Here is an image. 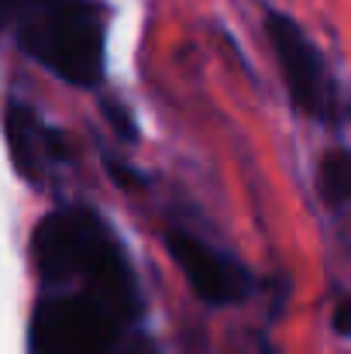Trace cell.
I'll return each instance as SVG.
<instances>
[{"mask_svg": "<svg viewBox=\"0 0 351 354\" xmlns=\"http://www.w3.org/2000/svg\"><path fill=\"white\" fill-rule=\"evenodd\" d=\"M165 248L172 254V261L179 265V272L186 275L190 289L214 303V306H231L248 296V272L234 261L231 254H224L221 248L207 244L204 237L190 234V231H169Z\"/></svg>", "mask_w": 351, "mask_h": 354, "instance_id": "3957f363", "label": "cell"}, {"mask_svg": "<svg viewBox=\"0 0 351 354\" xmlns=\"http://www.w3.org/2000/svg\"><path fill=\"white\" fill-rule=\"evenodd\" d=\"M321 196L334 214L345 210V203H348V158H345V151H331L321 162Z\"/></svg>", "mask_w": 351, "mask_h": 354, "instance_id": "5b68a950", "label": "cell"}, {"mask_svg": "<svg viewBox=\"0 0 351 354\" xmlns=\"http://www.w3.org/2000/svg\"><path fill=\"white\" fill-rule=\"evenodd\" d=\"M7 141H10V151L17 158V169L28 176V179H38V141H45V127L42 120L35 118L24 104H10L7 107Z\"/></svg>", "mask_w": 351, "mask_h": 354, "instance_id": "277c9868", "label": "cell"}, {"mask_svg": "<svg viewBox=\"0 0 351 354\" xmlns=\"http://www.w3.org/2000/svg\"><path fill=\"white\" fill-rule=\"evenodd\" d=\"M17 10V0H0V24H7Z\"/></svg>", "mask_w": 351, "mask_h": 354, "instance_id": "8992f818", "label": "cell"}, {"mask_svg": "<svg viewBox=\"0 0 351 354\" xmlns=\"http://www.w3.org/2000/svg\"><path fill=\"white\" fill-rule=\"evenodd\" d=\"M265 31L293 104L317 124H341V90L307 31L279 10L265 17Z\"/></svg>", "mask_w": 351, "mask_h": 354, "instance_id": "7a4b0ae2", "label": "cell"}, {"mask_svg": "<svg viewBox=\"0 0 351 354\" xmlns=\"http://www.w3.org/2000/svg\"><path fill=\"white\" fill-rule=\"evenodd\" d=\"M21 48L76 86H97L104 73V10L93 0H17Z\"/></svg>", "mask_w": 351, "mask_h": 354, "instance_id": "6da1fadb", "label": "cell"}]
</instances>
